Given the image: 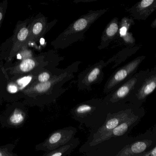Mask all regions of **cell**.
Returning a JSON list of instances; mask_svg holds the SVG:
<instances>
[{"instance_id": "1", "label": "cell", "mask_w": 156, "mask_h": 156, "mask_svg": "<svg viewBox=\"0 0 156 156\" xmlns=\"http://www.w3.org/2000/svg\"><path fill=\"white\" fill-rule=\"evenodd\" d=\"M108 105L102 98H92L76 105L71 109L72 118L81 125L90 129L96 128L105 122L109 112L121 109Z\"/></svg>"}, {"instance_id": "2", "label": "cell", "mask_w": 156, "mask_h": 156, "mask_svg": "<svg viewBox=\"0 0 156 156\" xmlns=\"http://www.w3.org/2000/svg\"><path fill=\"white\" fill-rule=\"evenodd\" d=\"M108 9L89 11L86 14L80 16L51 43L55 49H64L75 43L83 40L84 34L91 25L103 16Z\"/></svg>"}, {"instance_id": "3", "label": "cell", "mask_w": 156, "mask_h": 156, "mask_svg": "<svg viewBox=\"0 0 156 156\" xmlns=\"http://www.w3.org/2000/svg\"><path fill=\"white\" fill-rule=\"evenodd\" d=\"M150 70V69L147 68L146 70L136 72L130 79L107 94L103 100L108 105L116 107H120L126 105Z\"/></svg>"}, {"instance_id": "4", "label": "cell", "mask_w": 156, "mask_h": 156, "mask_svg": "<svg viewBox=\"0 0 156 156\" xmlns=\"http://www.w3.org/2000/svg\"><path fill=\"white\" fill-rule=\"evenodd\" d=\"M145 109L142 106L139 108H135L127 118L114 129L99 137L93 140L87 144H83L79 149V151L84 154L87 152L90 148L104 140L110 138L129 135L134 127L139 123L145 116Z\"/></svg>"}, {"instance_id": "5", "label": "cell", "mask_w": 156, "mask_h": 156, "mask_svg": "<svg viewBox=\"0 0 156 156\" xmlns=\"http://www.w3.org/2000/svg\"><path fill=\"white\" fill-rule=\"evenodd\" d=\"M136 108L130 104L121 109L109 112L104 123L96 128L90 129L87 140L83 144H87L93 140L109 132L117 126L119 124L127 118Z\"/></svg>"}, {"instance_id": "6", "label": "cell", "mask_w": 156, "mask_h": 156, "mask_svg": "<svg viewBox=\"0 0 156 156\" xmlns=\"http://www.w3.org/2000/svg\"><path fill=\"white\" fill-rule=\"evenodd\" d=\"M146 58L141 55L117 69L108 78L104 88V93L108 94L130 79L138 69L140 64Z\"/></svg>"}, {"instance_id": "7", "label": "cell", "mask_w": 156, "mask_h": 156, "mask_svg": "<svg viewBox=\"0 0 156 156\" xmlns=\"http://www.w3.org/2000/svg\"><path fill=\"white\" fill-rule=\"evenodd\" d=\"M156 145V128L147 130L145 133L134 137V139L126 145L116 156H138Z\"/></svg>"}, {"instance_id": "8", "label": "cell", "mask_w": 156, "mask_h": 156, "mask_svg": "<svg viewBox=\"0 0 156 156\" xmlns=\"http://www.w3.org/2000/svg\"><path fill=\"white\" fill-rule=\"evenodd\" d=\"M134 139L129 135L110 138L90 148L84 153L87 156H116L117 154Z\"/></svg>"}, {"instance_id": "9", "label": "cell", "mask_w": 156, "mask_h": 156, "mask_svg": "<svg viewBox=\"0 0 156 156\" xmlns=\"http://www.w3.org/2000/svg\"><path fill=\"white\" fill-rule=\"evenodd\" d=\"M106 66V62L103 60H100L80 73L77 80L78 90L91 91L94 85L101 83L105 76L103 69Z\"/></svg>"}, {"instance_id": "10", "label": "cell", "mask_w": 156, "mask_h": 156, "mask_svg": "<svg viewBox=\"0 0 156 156\" xmlns=\"http://www.w3.org/2000/svg\"><path fill=\"white\" fill-rule=\"evenodd\" d=\"M156 87V67L150 70L147 74L141 84L132 95L128 104L136 108L142 106L148 97L152 94Z\"/></svg>"}, {"instance_id": "11", "label": "cell", "mask_w": 156, "mask_h": 156, "mask_svg": "<svg viewBox=\"0 0 156 156\" xmlns=\"http://www.w3.org/2000/svg\"><path fill=\"white\" fill-rule=\"evenodd\" d=\"M57 20L48 23V19L40 13L32 19L29 26V34L27 44L39 41L56 24Z\"/></svg>"}, {"instance_id": "12", "label": "cell", "mask_w": 156, "mask_h": 156, "mask_svg": "<svg viewBox=\"0 0 156 156\" xmlns=\"http://www.w3.org/2000/svg\"><path fill=\"white\" fill-rule=\"evenodd\" d=\"M77 132V128L73 126L66 127L55 131L45 143L47 150L52 151L66 144L75 137Z\"/></svg>"}, {"instance_id": "13", "label": "cell", "mask_w": 156, "mask_h": 156, "mask_svg": "<svg viewBox=\"0 0 156 156\" xmlns=\"http://www.w3.org/2000/svg\"><path fill=\"white\" fill-rule=\"evenodd\" d=\"M32 19H28L23 21H19L16 24L12 36V45L11 55H14L23 46H27V41L29 34V26Z\"/></svg>"}, {"instance_id": "14", "label": "cell", "mask_w": 156, "mask_h": 156, "mask_svg": "<svg viewBox=\"0 0 156 156\" xmlns=\"http://www.w3.org/2000/svg\"><path fill=\"white\" fill-rule=\"evenodd\" d=\"M156 9V0H140L131 8H126V11L133 20H146Z\"/></svg>"}, {"instance_id": "15", "label": "cell", "mask_w": 156, "mask_h": 156, "mask_svg": "<svg viewBox=\"0 0 156 156\" xmlns=\"http://www.w3.org/2000/svg\"><path fill=\"white\" fill-rule=\"evenodd\" d=\"M119 22L118 18L112 19L106 26L101 36L100 44L98 46L99 50L105 49L110 43L116 39L119 32Z\"/></svg>"}, {"instance_id": "16", "label": "cell", "mask_w": 156, "mask_h": 156, "mask_svg": "<svg viewBox=\"0 0 156 156\" xmlns=\"http://www.w3.org/2000/svg\"><path fill=\"white\" fill-rule=\"evenodd\" d=\"M139 49L140 47L138 46L128 47L124 48L118 52L115 55L108 60L106 62L107 66L113 63V65L112 68L113 69L115 68L123 62H125L129 57L135 54Z\"/></svg>"}, {"instance_id": "17", "label": "cell", "mask_w": 156, "mask_h": 156, "mask_svg": "<svg viewBox=\"0 0 156 156\" xmlns=\"http://www.w3.org/2000/svg\"><path fill=\"white\" fill-rule=\"evenodd\" d=\"M80 140L79 138L75 137L60 147L51 151L47 155L50 156H68L79 146Z\"/></svg>"}, {"instance_id": "18", "label": "cell", "mask_w": 156, "mask_h": 156, "mask_svg": "<svg viewBox=\"0 0 156 156\" xmlns=\"http://www.w3.org/2000/svg\"><path fill=\"white\" fill-rule=\"evenodd\" d=\"M134 20L131 18L124 17L122 18L121 22L119 23V32L120 36H123L128 32L132 25L135 24Z\"/></svg>"}, {"instance_id": "19", "label": "cell", "mask_w": 156, "mask_h": 156, "mask_svg": "<svg viewBox=\"0 0 156 156\" xmlns=\"http://www.w3.org/2000/svg\"><path fill=\"white\" fill-rule=\"evenodd\" d=\"M36 65L35 60L32 58H27L23 60L19 66L20 70L27 73L33 69Z\"/></svg>"}, {"instance_id": "20", "label": "cell", "mask_w": 156, "mask_h": 156, "mask_svg": "<svg viewBox=\"0 0 156 156\" xmlns=\"http://www.w3.org/2000/svg\"><path fill=\"white\" fill-rule=\"evenodd\" d=\"M120 37L123 39L125 44H127L128 47H133L135 45L136 40L131 33L127 32L123 36H120Z\"/></svg>"}, {"instance_id": "21", "label": "cell", "mask_w": 156, "mask_h": 156, "mask_svg": "<svg viewBox=\"0 0 156 156\" xmlns=\"http://www.w3.org/2000/svg\"><path fill=\"white\" fill-rule=\"evenodd\" d=\"M8 6V0H4L0 3V28L1 27Z\"/></svg>"}, {"instance_id": "22", "label": "cell", "mask_w": 156, "mask_h": 156, "mask_svg": "<svg viewBox=\"0 0 156 156\" xmlns=\"http://www.w3.org/2000/svg\"><path fill=\"white\" fill-rule=\"evenodd\" d=\"M24 120V116L20 112H16L10 118V121L12 124H19Z\"/></svg>"}, {"instance_id": "23", "label": "cell", "mask_w": 156, "mask_h": 156, "mask_svg": "<svg viewBox=\"0 0 156 156\" xmlns=\"http://www.w3.org/2000/svg\"><path fill=\"white\" fill-rule=\"evenodd\" d=\"M32 77L30 76H24V77H22V78L18 80L17 83H18V85L20 86V89H23L30 83V82L32 80Z\"/></svg>"}, {"instance_id": "24", "label": "cell", "mask_w": 156, "mask_h": 156, "mask_svg": "<svg viewBox=\"0 0 156 156\" xmlns=\"http://www.w3.org/2000/svg\"><path fill=\"white\" fill-rule=\"evenodd\" d=\"M51 78V75L50 74V73L46 72L42 73L38 76V80L40 83H45L49 81Z\"/></svg>"}, {"instance_id": "25", "label": "cell", "mask_w": 156, "mask_h": 156, "mask_svg": "<svg viewBox=\"0 0 156 156\" xmlns=\"http://www.w3.org/2000/svg\"><path fill=\"white\" fill-rule=\"evenodd\" d=\"M138 156H156V145L151 149L139 154Z\"/></svg>"}, {"instance_id": "26", "label": "cell", "mask_w": 156, "mask_h": 156, "mask_svg": "<svg viewBox=\"0 0 156 156\" xmlns=\"http://www.w3.org/2000/svg\"><path fill=\"white\" fill-rule=\"evenodd\" d=\"M8 91L10 93H15L18 91V88L17 87V86L15 85L11 84L9 85L8 86Z\"/></svg>"}, {"instance_id": "27", "label": "cell", "mask_w": 156, "mask_h": 156, "mask_svg": "<svg viewBox=\"0 0 156 156\" xmlns=\"http://www.w3.org/2000/svg\"><path fill=\"white\" fill-rule=\"evenodd\" d=\"M100 0H73V2L75 3H80V2H93L98 1Z\"/></svg>"}, {"instance_id": "28", "label": "cell", "mask_w": 156, "mask_h": 156, "mask_svg": "<svg viewBox=\"0 0 156 156\" xmlns=\"http://www.w3.org/2000/svg\"><path fill=\"white\" fill-rule=\"evenodd\" d=\"M151 28H155L156 27V19H155V20H154V21H153V22H152V23H151Z\"/></svg>"}, {"instance_id": "29", "label": "cell", "mask_w": 156, "mask_h": 156, "mask_svg": "<svg viewBox=\"0 0 156 156\" xmlns=\"http://www.w3.org/2000/svg\"><path fill=\"white\" fill-rule=\"evenodd\" d=\"M4 155H7V154H5L3 151H0V156H4Z\"/></svg>"}, {"instance_id": "30", "label": "cell", "mask_w": 156, "mask_h": 156, "mask_svg": "<svg viewBox=\"0 0 156 156\" xmlns=\"http://www.w3.org/2000/svg\"><path fill=\"white\" fill-rule=\"evenodd\" d=\"M52 1H60V0H52Z\"/></svg>"}]
</instances>
